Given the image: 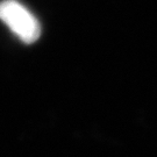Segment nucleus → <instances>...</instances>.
<instances>
[{
    "label": "nucleus",
    "instance_id": "f257e3e1",
    "mask_svg": "<svg viewBox=\"0 0 157 157\" xmlns=\"http://www.w3.org/2000/svg\"><path fill=\"white\" fill-rule=\"evenodd\" d=\"M0 20L27 44L37 41L41 35L39 20L17 0L0 1Z\"/></svg>",
    "mask_w": 157,
    "mask_h": 157
}]
</instances>
